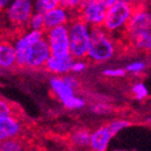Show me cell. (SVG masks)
<instances>
[{
  "label": "cell",
  "instance_id": "cell-1",
  "mask_svg": "<svg viewBox=\"0 0 151 151\" xmlns=\"http://www.w3.org/2000/svg\"><path fill=\"white\" fill-rule=\"evenodd\" d=\"M124 37L136 50L148 51L151 48V12L136 6L127 25Z\"/></svg>",
  "mask_w": 151,
  "mask_h": 151
},
{
  "label": "cell",
  "instance_id": "cell-2",
  "mask_svg": "<svg viewBox=\"0 0 151 151\" xmlns=\"http://www.w3.org/2000/svg\"><path fill=\"white\" fill-rule=\"evenodd\" d=\"M116 54L115 37L103 27H94L91 30V41L87 58L92 63H103L112 59Z\"/></svg>",
  "mask_w": 151,
  "mask_h": 151
},
{
  "label": "cell",
  "instance_id": "cell-3",
  "mask_svg": "<svg viewBox=\"0 0 151 151\" xmlns=\"http://www.w3.org/2000/svg\"><path fill=\"white\" fill-rule=\"evenodd\" d=\"M136 6L126 0H119L115 4L109 6L103 28L115 37L116 35L125 34L127 25L134 14Z\"/></svg>",
  "mask_w": 151,
  "mask_h": 151
},
{
  "label": "cell",
  "instance_id": "cell-4",
  "mask_svg": "<svg viewBox=\"0 0 151 151\" xmlns=\"http://www.w3.org/2000/svg\"><path fill=\"white\" fill-rule=\"evenodd\" d=\"M70 36V53L75 59L87 58L91 41L92 27L75 14L68 24Z\"/></svg>",
  "mask_w": 151,
  "mask_h": 151
},
{
  "label": "cell",
  "instance_id": "cell-5",
  "mask_svg": "<svg viewBox=\"0 0 151 151\" xmlns=\"http://www.w3.org/2000/svg\"><path fill=\"white\" fill-rule=\"evenodd\" d=\"M49 86L61 105L68 110H78L85 107L86 101L75 95V90L63 81L61 76L54 75L49 81Z\"/></svg>",
  "mask_w": 151,
  "mask_h": 151
},
{
  "label": "cell",
  "instance_id": "cell-6",
  "mask_svg": "<svg viewBox=\"0 0 151 151\" xmlns=\"http://www.w3.org/2000/svg\"><path fill=\"white\" fill-rule=\"evenodd\" d=\"M34 12V0H12L4 10V18L11 27L22 29L28 25Z\"/></svg>",
  "mask_w": 151,
  "mask_h": 151
},
{
  "label": "cell",
  "instance_id": "cell-7",
  "mask_svg": "<svg viewBox=\"0 0 151 151\" xmlns=\"http://www.w3.org/2000/svg\"><path fill=\"white\" fill-rule=\"evenodd\" d=\"M106 5L101 0H83L76 12V15L86 21L90 27H103L107 14Z\"/></svg>",
  "mask_w": 151,
  "mask_h": 151
},
{
  "label": "cell",
  "instance_id": "cell-8",
  "mask_svg": "<svg viewBox=\"0 0 151 151\" xmlns=\"http://www.w3.org/2000/svg\"><path fill=\"white\" fill-rule=\"evenodd\" d=\"M45 38L49 42L52 55L63 56L70 53V36L68 24L59 25L45 31Z\"/></svg>",
  "mask_w": 151,
  "mask_h": 151
},
{
  "label": "cell",
  "instance_id": "cell-9",
  "mask_svg": "<svg viewBox=\"0 0 151 151\" xmlns=\"http://www.w3.org/2000/svg\"><path fill=\"white\" fill-rule=\"evenodd\" d=\"M52 55L49 42L45 36L35 43H33L28 50L24 57V68L37 70L45 68V63Z\"/></svg>",
  "mask_w": 151,
  "mask_h": 151
},
{
  "label": "cell",
  "instance_id": "cell-10",
  "mask_svg": "<svg viewBox=\"0 0 151 151\" xmlns=\"http://www.w3.org/2000/svg\"><path fill=\"white\" fill-rule=\"evenodd\" d=\"M45 36V31L30 30L28 29L27 32L21 33L16 38L13 39V43L15 47L16 54H17V67L24 68V57L25 54L30 49V47L38 41L39 39Z\"/></svg>",
  "mask_w": 151,
  "mask_h": 151
},
{
  "label": "cell",
  "instance_id": "cell-11",
  "mask_svg": "<svg viewBox=\"0 0 151 151\" xmlns=\"http://www.w3.org/2000/svg\"><path fill=\"white\" fill-rule=\"evenodd\" d=\"M74 60H75V58L71 54L63 56L51 55L45 63V69L53 75L63 76L67 73H70L72 71V65H73Z\"/></svg>",
  "mask_w": 151,
  "mask_h": 151
},
{
  "label": "cell",
  "instance_id": "cell-12",
  "mask_svg": "<svg viewBox=\"0 0 151 151\" xmlns=\"http://www.w3.org/2000/svg\"><path fill=\"white\" fill-rule=\"evenodd\" d=\"M74 16H75V13L71 12L61 5L49 11L45 14V31L59 27V25L69 24Z\"/></svg>",
  "mask_w": 151,
  "mask_h": 151
},
{
  "label": "cell",
  "instance_id": "cell-13",
  "mask_svg": "<svg viewBox=\"0 0 151 151\" xmlns=\"http://www.w3.org/2000/svg\"><path fill=\"white\" fill-rule=\"evenodd\" d=\"M22 132V124L14 114L0 115V139L18 137Z\"/></svg>",
  "mask_w": 151,
  "mask_h": 151
},
{
  "label": "cell",
  "instance_id": "cell-14",
  "mask_svg": "<svg viewBox=\"0 0 151 151\" xmlns=\"http://www.w3.org/2000/svg\"><path fill=\"white\" fill-rule=\"evenodd\" d=\"M114 134L110 130L109 125H105L95 129L91 132L90 148L95 151H105L108 149L111 139L114 137Z\"/></svg>",
  "mask_w": 151,
  "mask_h": 151
},
{
  "label": "cell",
  "instance_id": "cell-15",
  "mask_svg": "<svg viewBox=\"0 0 151 151\" xmlns=\"http://www.w3.org/2000/svg\"><path fill=\"white\" fill-rule=\"evenodd\" d=\"M15 65H17V54L13 40H2L0 45V67L3 70H10Z\"/></svg>",
  "mask_w": 151,
  "mask_h": 151
},
{
  "label": "cell",
  "instance_id": "cell-16",
  "mask_svg": "<svg viewBox=\"0 0 151 151\" xmlns=\"http://www.w3.org/2000/svg\"><path fill=\"white\" fill-rule=\"evenodd\" d=\"M91 132L86 129L75 130L70 136V142L75 148H90Z\"/></svg>",
  "mask_w": 151,
  "mask_h": 151
},
{
  "label": "cell",
  "instance_id": "cell-17",
  "mask_svg": "<svg viewBox=\"0 0 151 151\" xmlns=\"http://www.w3.org/2000/svg\"><path fill=\"white\" fill-rule=\"evenodd\" d=\"M60 5V0H34V10L35 12L45 14L49 11L53 10Z\"/></svg>",
  "mask_w": 151,
  "mask_h": 151
},
{
  "label": "cell",
  "instance_id": "cell-18",
  "mask_svg": "<svg viewBox=\"0 0 151 151\" xmlns=\"http://www.w3.org/2000/svg\"><path fill=\"white\" fill-rule=\"evenodd\" d=\"M27 28L30 30H38V31H45V14L42 13L34 12L32 17L28 22Z\"/></svg>",
  "mask_w": 151,
  "mask_h": 151
},
{
  "label": "cell",
  "instance_id": "cell-19",
  "mask_svg": "<svg viewBox=\"0 0 151 151\" xmlns=\"http://www.w3.org/2000/svg\"><path fill=\"white\" fill-rule=\"evenodd\" d=\"M23 149H24V146L18 139V137L3 139V141H1V145H0L1 151H20Z\"/></svg>",
  "mask_w": 151,
  "mask_h": 151
},
{
  "label": "cell",
  "instance_id": "cell-20",
  "mask_svg": "<svg viewBox=\"0 0 151 151\" xmlns=\"http://www.w3.org/2000/svg\"><path fill=\"white\" fill-rule=\"evenodd\" d=\"M131 91H132V94L135 97V99H137V101H144L149 95L148 89L145 86V83L142 81H137V83H133Z\"/></svg>",
  "mask_w": 151,
  "mask_h": 151
},
{
  "label": "cell",
  "instance_id": "cell-21",
  "mask_svg": "<svg viewBox=\"0 0 151 151\" xmlns=\"http://www.w3.org/2000/svg\"><path fill=\"white\" fill-rule=\"evenodd\" d=\"M108 125H109V127H110V130L112 131V133H113L114 135H116V134L119 133L122 130L128 128L131 125V123L126 121V119H115V121L109 123Z\"/></svg>",
  "mask_w": 151,
  "mask_h": 151
},
{
  "label": "cell",
  "instance_id": "cell-22",
  "mask_svg": "<svg viewBox=\"0 0 151 151\" xmlns=\"http://www.w3.org/2000/svg\"><path fill=\"white\" fill-rule=\"evenodd\" d=\"M145 69H146V63L141 60H136V61H133V63H130L129 65H127V67H126L127 72L132 73V74H139V73H142Z\"/></svg>",
  "mask_w": 151,
  "mask_h": 151
},
{
  "label": "cell",
  "instance_id": "cell-23",
  "mask_svg": "<svg viewBox=\"0 0 151 151\" xmlns=\"http://www.w3.org/2000/svg\"><path fill=\"white\" fill-rule=\"evenodd\" d=\"M127 71L126 69L122 68H110L106 69L103 71V75L106 77H111V78H121L126 75Z\"/></svg>",
  "mask_w": 151,
  "mask_h": 151
},
{
  "label": "cell",
  "instance_id": "cell-24",
  "mask_svg": "<svg viewBox=\"0 0 151 151\" xmlns=\"http://www.w3.org/2000/svg\"><path fill=\"white\" fill-rule=\"evenodd\" d=\"M61 77H63V81L68 83L70 87H72L74 90L78 89L79 88V86H81V81H79L78 77L76 76V73L70 72V73H67V74H65V75H63Z\"/></svg>",
  "mask_w": 151,
  "mask_h": 151
},
{
  "label": "cell",
  "instance_id": "cell-25",
  "mask_svg": "<svg viewBox=\"0 0 151 151\" xmlns=\"http://www.w3.org/2000/svg\"><path fill=\"white\" fill-rule=\"evenodd\" d=\"M83 0H60V5L76 14Z\"/></svg>",
  "mask_w": 151,
  "mask_h": 151
},
{
  "label": "cell",
  "instance_id": "cell-26",
  "mask_svg": "<svg viewBox=\"0 0 151 151\" xmlns=\"http://www.w3.org/2000/svg\"><path fill=\"white\" fill-rule=\"evenodd\" d=\"M87 69V63L83 59H75L73 63V65H72V71L73 73H81L83 71Z\"/></svg>",
  "mask_w": 151,
  "mask_h": 151
},
{
  "label": "cell",
  "instance_id": "cell-27",
  "mask_svg": "<svg viewBox=\"0 0 151 151\" xmlns=\"http://www.w3.org/2000/svg\"><path fill=\"white\" fill-rule=\"evenodd\" d=\"M14 114V111L9 101H5L4 99H1L0 101V115H11Z\"/></svg>",
  "mask_w": 151,
  "mask_h": 151
},
{
  "label": "cell",
  "instance_id": "cell-28",
  "mask_svg": "<svg viewBox=\"0 0 151 151\" xmlns=\"http://www.w3.org/2000/svg\"><path fill=\"white\" fill-rule=\"evenodd\" d=\"M92 109H93V112H95V113H97V114H103V113H107V112H109L108 111L109 107L106 106V105H104V104H98V105H95V106L92 107Z\"/></svg>",
  "mask_w": 151,
  "mask_h": 151
},
{
  "label": "cell",
  "instance_id": "cell-29",
  "mask_svg": "<svg viewBox=\"0 0 151 151\" xmlns=\"http://www.w3.org/2000/svg\"><path fill=\"white\" fill-rule=\"evenodd\" d=\"M11 1L12 0H0V8H1V10L4 11L5 9L8 8V5L11 3Z\"/></svg>",
  "mask_w": 151,
  "mask_h": 151
},
{
  "label": "cell",
  "instance_id": "cell-30",
  "mask_svg": "<svg viewBox=\"0 0 151 151\" xmlns=\"http://www.w3.org/2000/svg\"><path fill=\"white\" fill-rule=\"evenodd\" d=\"M101 1L106 5L107 8H109V6H111V5L115 4L116 2H119V0H101Z\"/></svg>",
  "mask_w": 151,
  "mask_h": 151
},
{
  "label": "cell",
  "instance_id": "cell-31",
  "mask_svg": "<svg viewBox=\"0 0 151 151\" xmlns=\"http://www.w3.org/2000/svg\"><path fill=\"white\" fill-rule=\"evenodd\" d=\"M126 1H128V2H130V3H132V4H134L135 6H139V5H141V4H139V0H126Z\"/></svg>",
  "mask_w": 151,
  "mask_h": 151
},
{
  "label": "cell",
  "instance_id": "cell-32",
  "mask_svg": "<svg viewBox=\"0 0 151 151\" xmlns=\"http://www.w3.org/2000/svg\"><path fill=\"white\" fill-rule=\"evenodd\" d=\"M149 52H150V53H151V48H150V50H149Z\"/></svg>",
  "mask_w": 151,
  "mask_h": 151
}]
</instances>
